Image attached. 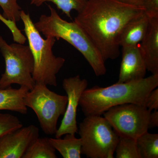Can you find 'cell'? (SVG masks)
I'll list each match as a JSON object with an SVG mask.
<instances>
[{
  "instance_id": "24",
  "label": "cell",
  "mask_w": 158,
  "mask_h": 158,
  "mask_svg": "<svg viewBox=\"0 0 158 158\" xmlns=\"http://www.w3.org/2000/svg\"><path fill=\"white\" fill-rule=\"evenodd\" d=\"M158 127V111L154 110L152 113H151L149 119V129Z\"/></svg>"
},
{
  "instance_id": "20",
  "label": "cell",
  "mask_w": 158,
  "mask_h": 158,
  "mask_svg": "<svg viewBox=\"0 0 158 158\" xmlns=\"http://www.w3.org/2000/svg\"><path fill=\"white\" fill-rule=\"evenodd\" d=\"M0 7L2 9L3 17L15 23L21 19L22 9L17 3V0H0Z\"/></svg>"
},
{
  "instance_id": "8",
  "label": "cell",
  "mask_w": 158,
  "mask_h": 158,
  "mask_svg": "<svg viewBox=\"0 0 158 158\" xmlns=\"http://www.w3.org/2000/svg\"><path fill=\"white\" fill-rule=\"evenodd\" d=\"M151 113L143 105L127 103L110 108L103 114L119 137L136 140L149 129Z\"/></svg>"
},
{
  "instance_id": "23",
  "label": "cell",
  "mask_w": 158,
  "mask_h": 158,
  "mask_svg": "<svg viewBox=\"0 0 158 158\" xmlns=\"http://www.w3.org/2000/svg\"><path fill=\"white\" fill-rule=\"evenodd\" d=\"M144 106L152 112L158 110V89L155 88L149 94L145 99Z\"/></svg>"
},
{
  "instance_id": "10",
  "label": "cell",
  "mask_w": 158,
  "mask_h": 158,
  "mask_svg": "<svg viewBox=\"0 0 158 158\" xmlns=\"http://www.w3.org/2000/svg\"><path fill=\"white\" fill-rule=\"evenodd\" d=\"M39 137L33 124L14 130L0 137V158H22L31 144Z\"/></svg>"
},
{
  "instance_id": "22",
  "label": "cell",
  "mask_w": 158,
  "mask_h": 158,
  "mask_svg": "<svg viewBox=\"0 0 158 158\" xmlns=\"http://www.w3.org/2000/svg\"><path fill=\"white\" fill-rule=\"evenodd\" d=\"M142 6L148 17H158V0H143Z\"/></svg>"
},
{
  "instance_id": "21",
  "label": "cell",
  "mask_w": 158,
  "mask_h": 158,
  "mask_svg": "<svg viewBox=\"0 0 158 158\" xmlns=\"http://www.w3.org/2000/svg\"><path fill=\"white\" fill-rule=\"evenodd\" d=\"M22 127V123L17 116L9 113H0V137Z\"/></svg>"
},
{
  "instance_id": "18",
  "label": "cell",
  "mask_w": 158,
  "mask_h": 158,
  "mask_svg": "<svg viewBox=\"0 0 158 158\" xmlns=\"http://www.w3.org/2000/svg\"><path fill=\"white\" fill-rule=\"evenodd\" d=\"M88 0H30L31 5L40 7L46 2H51L56 6L57 9L61 10L67 17L72 18L71 11L76 10L78 12L85 8Z\"/></svg>"
},
{
  "instance_id": "14",
  "label": "cell",
  "mask_w": 158,
  "mask_h": 158,
  "mask_svg": "<svg viewBox=\"0 0 158 158\" xmlns=\"http://www.w3.org/2000/svg\"><path fill=\"white\" fill-rule=\"evenodd\" d=\"M29 90L25 86L15 89L11 87L0 89V110L13 111L21 114H27V107L24 102L26 94Z\"/></svg>"
},
{
  "instance_id": "2",
  "label": "cell",
  "mask_w": 158,
  "mask_h": 158,
  "mask_svg": "<svg viewBox=\"0 0 158 158\" xmlns=\"http://www.w3.org/2000/svg\"><path fill=\"white\" fill-rule=\"evenodd\" d=\"M158 86V74L140 80L86 88L79 105L85 116H101L110 108L127 103L144 106L149 94Z\"/></svg>"
},
{
  "instance_id": "16",
  "label": "cell",
  "mask_w": 158,
  "mask_h": 158,
  "mask_svg": "<svg viewBox=\"0 0 158 158\" xmlns=\"http://www.w3.org/2000/svg\"><path fill=\"white\" fill-rule=\"evenodd\" d=\"M56 151L49 138L39 137L29 146L22 158H57Z\"/></svg>"
},
{
  "instance_id": "5",
  "label": "cell",
  "mask_w": 158,
  "mask_h": 158,
  "mask_svg": "<svg viewBox=\"0 0 158 158\" xmlns=\"http://www.w3.org/2000/svg\"><path fill=\"white\" fill-rule=\"evenodd\" d=\"M81 154L89 158H113L119 137L101 116H85L79 125Z\"/></svg>"
},
{
  "instance_id": "19",
  "label": "cell",
  "mask_w": 158,
  "mask_h": 158,
  "mask_svg": "<svg viewBox=\"0 0 158 158\" xmlns=\"http://www.w3.org/2000/svg\"><path fill=\"white\" fill-rule=\"evenodd\" d=\"M115 152L117 158H141L136 140L132 138L119 137Z\"/></svg>"
},
{
  "instance_id": "9",
  "label": "cell",
  "mask_w": 158,
  "mask_h": 158,
  "mask_svg": "<svg viewBox=\"0 0 158 158\" xmlns=\"http://www.w3.org/2000/svg\"><path fill=\"white\" fill-rule=\"evenodd\" d=\"M88 85L87 80L81 79L79 75L63 80L62 86L67 94V105L61 124L55 135V138H61L65 134L75 135L77 133V110L81 97Z\"/></svg>"
},
{
  "instance_id": "15",
  "label": "cell",
  "mask_w": 158,
  "mask_h": 158,
  "mask_svg": "<svg viewBox=\"0 0 158 158\" xmlns=\"http://www.w3.org/2000/svg\"><path fill=\"white\" fill-rule=\"evenodd\" d=\"M75 135L67 134L64 138H49L51 144L64 158H81V141Z\"/></svg>"
},
{
  "instance_id": "3",
  "label": "cell",
  "mask_w": 158,
  "mask_h": 158,
  "mask_svg": "<svg viewBox=\"0 0 158 158\" xmlns=\"http://www.w3.org/2000/svg\"><path fill=\"white\" fill-rule=\"evenodd\" d=\"M50 14L42 15L34 23L40 33L46 37L62 39L76 48L85 57L98 77L106 73L105 61L100 52L85 31L75 22H69L62 19L56 9L48 5Z\"/></svg>"
},
{
  "instance_id": "6",
  "label": "cell",
  "mask_w": 158,
  "mask_h": 158,
  "mask_svg": "<svg viewBox=\"0 0 158 158\" xmlns=\"http://www.w3.org/2000/svg\"><path fill=\"white\" fill-rule=\"evenodd\" d=\"M0 52L6 63L5 72L0 78V89L17 84L32 90L36 82L32 76L34 60L29 46L16 42L9 44L0 35Z\"/></svg>"
},
{
  "instance_id": "25",
  "label": "cell",
  "mask_w": 158,
  "mask_h": 158,
  "mask_svg": "<svg viewBox=\"0 0 158 158\" xmlns=\"http://www.w3.org/2000/svg\"><path fill=\"white\" fill-rule=\"evenodd\" d=\"M118 1L128 5L143 7L142 6L143 0H118Z\"/></svg>"
},
{
  "instance_id": "7",
  "label": "cell",
  "mask_w": 158,
  "mask_h": 158,
  "mask_svg": "<svg viewBox=\"0 0 158 158\" xmlns=\"http://www.w3.org/2000/svg\"><path fill=\"white\" fill-rule=\"evenodd\" d=\"M24 102L36 114L43 131L46 135H55L59 118L65 113L67 96L52 91L44 84L36 83L26 94Z\"/></svg>"
},
{
  "instance_id": "17",
  "label": "cell",
  "mask_w": 158,
  "mask_h": 158,
  "mask_svg": "<svg viewBox=\"0 0 158 158\" xmlns=\"http://www.w3.org/2000/svg\"><path fill=\"white\" fill-rule=\"evenodd\" d=\"M141 158H158V135L144 133L136 139Z\"/></svg>"
},
{
  "instance_id": "4",
  "label": "cell",
  "mask_w": 158,
  "mask_h": 158,
  "mask_svg": "<svg viewBox=\"0 0 158 158\" xmlns=\"http://www.w3.org/2000/svg\"><path fill=\"white\" fill-rule=\"evenodd\" d=\"M20 17L34 58L33 79L36 83L56 87V75L63 67L65 61L62 57L56 56L53 52L52 49L56 42V38H43L35 27L30 14H27L23 10L21 11Z\"/></svg>"
},
{
  "instance_id": "12",
  "label": "cell",
  "mask_w": 158,
  "mask_h": 158,
  "mask_svg": "<svg viewBox=\"0 0 158 158\" xmlns=\"http://www.w3.org/2000/svg\"><path fill=\"white\" fill-rule=\"evenodd\" d=\"M139 46L147 70L158 74V16L150 18L147 32Z\"/></svg>"
},
{
  "instance_id": "13",
  "label": "cell",
  "mask_w": 158,
  "mask_h": 158,
  "mask_svg": "<svg viewBox=\"0 0 158 158\" xmlns=\"http://www.w3.org/2000/svg\"><path fill=\"white\" fill-rule=\"evenodd\" d=\"M149 20L144 11L130 21L123 29L118 37L119 46L123 48L139 45L147 32Z\"/></svg>"
},
{
  "instance_id": "11",
  "label": "cell",
  "mask_w": 158,
  "mask_h": 158,
  "mask_svg": "<svg viewBox=\"0 0 158 158\" xmlns=\"http://www.w3.org/2000/svg\"><path fill=\"white\" fill-rule=\"evenodd\" d=\"M122 48L121 65L117 83H125L145 77L147 69L139 45Z\"/></svg>"
},
{
  "instance_id": "1",
  "label": "cell",
  "mask_w": 158,
  "mask_h": 158,
  "mask_svg": "<svg viewBox=\"0 0 158 158\" xmlns=\"http://www.w3.org/2000/svg\"><path fill=\"white\" fill-rule=\"evenodd\" d=\"M144 11L143 7L118 0H88L74 22L90 37L106 62L118 58V39L123 29Z\"/></svg>"
}]
</instances>
